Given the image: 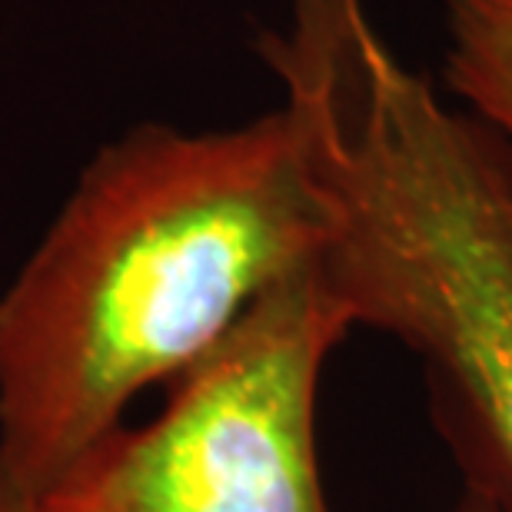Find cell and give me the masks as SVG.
<instances>
[{"label": "cell", "instance_id": "cell-1", "mask_svg": "<svg viewBox=\"0 0 512 512\" xmlns=\"http://www.w3.org/2000/svg\"><path fill=\"white\" fill-rule=\"evenodd\" d=\"M326 240L330 203L286 104L107 143L0 293V469L40 499Z\"/></svg>", "mask_w": 512, "mask_h": 512}, {"label": "cell", "instance_id": "cell-2", "mask_svg": "<svg viewBox=\"0 0 512 512\" xmlns=\"http://www.w3.org/2000/svg\"><path fill=\"white\" fill-rule=\"evenodd\" d=\"M260 57L310 140L353 330L423 363L463 486L512 512V153L399 57L370 0H286Z\"/></svg>", "mask_w": 512, "mask_h": 512}, {"label": "cell", "instance_id": "cell-6", "mask_svg": "<svg viewBox=\"0 0 512 512\" xmlns=\"http://www.w3.org/2000/svg\"><path fill=\"white\" fill-rule=\"evenodd\" d=\"M446 512H503V509H499L489 496L476 493V489L459 486V496L453 499V506H449Z\"/></svg>", "mask_w": 512, "mask_h": 512}, {"label": "cell", "instance_id": "cell-5", "mask_svg": "<svg viewBox=\"0 0 512 512\" xmlns=\"http://www.w3.org/2000/svg\"><path fill=\"white\" fill-rule=\"evenodd\" d=\"M0 512H37V499L27 496L4 469H0Z\"/></svg>", "mask_w": 512, "mask_h": 512}, {"label": "cell", "instance_id": "cell-4", "mask_svg": "<svg viewBox=\"0 0 512 512\" xmlns=\"http://www.w3.org/2000/svg\"><path fill=\"white\" fill-rule=\"evenodd\" d=\"M446 80L512 153V0H446Z\"/></svg>", "mask_w": 512, "mask_h": 512}, {"label": "cell", "instance_id": "cell-3", "mask_svg": "<svg viewBox=\"0 0 512 512\" xmlns=\"http://www.w3.org/2000/svg\"><path fill=\"white\" fill-rule=\"evenodd\" d=\"M350 330L323 260L293 270L167 386L150 423L90 449L37 512H333L316 406Z\"/></svg>", "mask_w": 512, "mask_h": 512}]
</instances>
